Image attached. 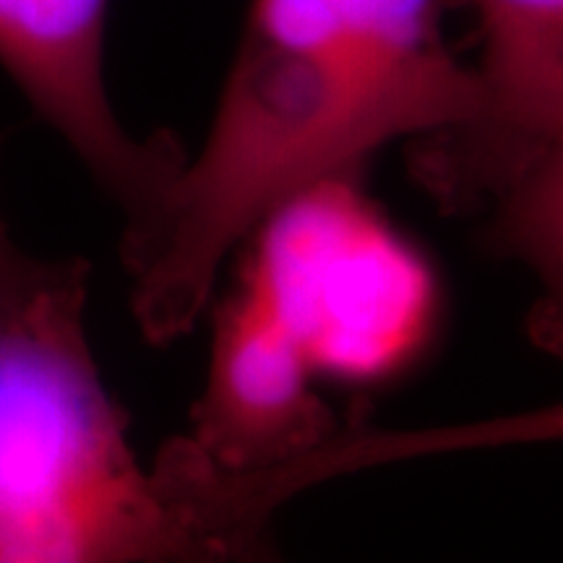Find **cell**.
<instances>
[{"mask_svg": "<svg viewBox=\"0 0 563 563\" xmlns=\"http://www.w3.org/2000/svg\"><path fill=\"white\" fill-rule=\"evenodd\" d=\"M490 241L538 282L527 332L563 361V129L493 201Z\"/></svg>", "mask_w": 563, "mask_h": 563, "instance_id": "obj_7", "label": "cell"}, {"mask_svg": "<svg viewBox=\"0 0 563 563\" xmlns=\"http://www.w3.org/2000/svg\"><path fill=\"white\" fill-rule=\"evenodd\" d=\"M313 373L311 350L290 313L245 258L238 285L214 311L207 384L191 422L152 464L183 530V509L199 493L282 467L340 431L313 391Z\"/></svg>", "mask_w": 563, "mask_h": 563, "instance_id": "obj_3", "label": "cell"}, {"mask_svg": "<svg viewBox=\"0 0 563 563\" xmlns=\"http://www.w3.org/2000/svg\"><path fill=\"white\" fill-rule=\"evenodd\" d=\"M251 238L249 262L269 279L316 371L384 368L420 336L426 274L361 207L352 183L300 196Z\"/></svg>", "mask_w": 563, "mask_h": 563, "instance_id": "obj_4", "label": "cell"}, {"mask_svg": "<svg viewBox=\"0 0 563 563\" xmlns=\"http://www.w3.org/2000/svg\"><path fill=\"white\" fill-rule=\"evenodd\" d=\"M110 0H0V66L125 217L123 238L152 222L186 154L173 136L141 139L104 81Z\"/></svg>", "mask_w": 563, "mask_h": 563, "instance_id": "obj_5", "label": "cell"}, {"mask_svg": "<svg viewBox=\"0 0 563 563\" xmlns=\"http://www.w3.org/2000/svg\"><path fill=\"white\" fill-rule=\"evenodd\" d=\"M0 561H201L133 452L87 313L0 336Z\"/></svg>", "mask_w": 563, "mask_h": 563, "instance_id": "obj_2", "label": "cell"}, {"mask_svg": "<svg viewBox=\"0 0 563 563\" xmlns=\"http://www.w3.org/2000/svg\"><path fill=\"white\" fill-rule=\"evenodd\" d=\"M534 443H563V399L534 410L496 415L460 426L344 428L323 449L321 467L327 475L344 477L412 460L534 446Z\"/></svg>", "mask_w": 563, "mask_h": 563, "instance_id": "obj_8", "label": "cell"}, {"mask_svg": "<svg viewBox=\"0 0 563 563\" xmlns=\"http://www.w3.org/2000/svg\"><path fill=\"white\" fill-rule=\"evenodd\" d=\"M87 264L32 256L0 211V336L87 313Z\"/></svg>", "mask_w": 563, "mask_h": 563, "instance_id": "obj_9", "label": "cell"}, {"mask_svg": "<svg viewBox=\"0 0 563 563\" xmlns=\"http://www.w3.org/2000/svg\"><path fill=\"white\" fill-rule=\"evenodd\" d=\"M483 30L481 110L420 139L418 178L449 209L501 196L563 129V0H475Z\"/></svg>", "mask_w": 563, "mask_h": 563, "instance_id": "obj_6", "label": "cell"}, {"mask_svg": "<svg viewBox=\"0 0 563 563\" xmlns=\"http://www.w3.org/2000/svg\"><path fill=\"white\" fill-rule=\"evenodd\" d=\"M477 110V70L449 51L435 0H251L201 150L123 243L144 340L191 332L230 253L282 207Z\"/></svg>", "mask_w": 563, "mask_h": 563, "instance_id": "obj_1", "label": "cell"}]
</instances>
